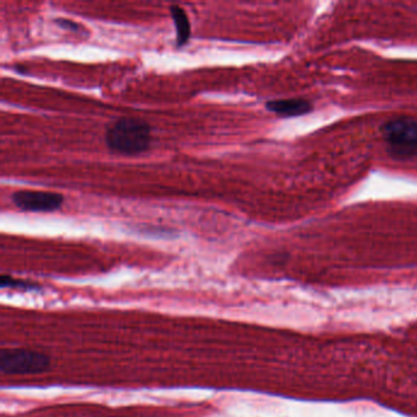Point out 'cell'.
Masks as SVG:
<instances>
[{"label": "cell", "instance_id": "obj_6", "mask_svg": "<svg viewBox=\"0 0 417 417\" xmlns=\"http://www.w3.org/2000/svg\"><path fill=\"white\" fill-rule=\"evenodd\" d=\"M170 14L176 28V44L178 47H183L191 37V25L187 18V14L179 5L170 6Z\"/></svg>", "mask_w": 417, "mask_h": 417}, {"label": "cell", "instance_id": "obj_2", "mask_svg": "<svg viewBox=\"0 0 417 417\" xmlns=\"http://www.w3.org/2000/svg\"><path fill=\"white\" fill-rule=\"evenodd\" d=\"M381 131L391 156L398 159L417 156V120L410 117L393 119L386 122Z\"/></svg>", "mask_w": 417, "mask_h": 417}, {"label": "cell", "instance_id": "obj_1", "mask_svg": "<svg viewBox=\"0 0 417 417\" xmlns=\"http://www.w3.org/2000/svg\"><path fill=\"white\" fill-rule=\"evenodd\" d=\"M152 142V129L137 117H120L105 131V144L114 153L136 156L147 151Z\"/></svg>", "mask_w": 417, "mask_h": 417}, {"label": "cell", "instance_id": "obj_8", "mask_svg": "<svg viewBox=\"0 0 417 417\" xmlns=\"http://www.w3.org/2000/svg\"><path fill=\"white\" fill-rule=\"evenodd\" d=\"M56 23H58L63 28H69L71 31H78V23H75L71 20H66V19H56Z\"/></svg>", "mask_w": 417, "mask_h": 417}, {"label": "cell", "instance_id": "obj_4", "mask_svg": "<svg viewBox=\"0 0 417 417\" xmlns=\"http://www.w3.org/2000/svg\"><path fill=\"white\" fill-rule=\"evenodd\" d=\"M11 200L16 207L26 212H54L60 208L64 197L56 192L21 190L14 192Z\"/></svg>", "mask_w": 417, "mask_h": 417}, {"label": "cell", "instance_id": "obj_3", "mask_svg": "<svg viewBox=\"0 0 417 417\" xmlns=\"http://www.w3.org/2000/svg\"><path fill=\"white\" fill-rule=\"evenodd\" d=\"M51 360L42 352L30 349H3L0 352V371L4 374H37L46 372Z\"/></svg>", "mask_w": 417, "mask_h": 417}, {"label": "cell", "instance_id": "obj_5", "mask_svg": "<svg viewBox=\"0 0 417 417\" xmlns=\"http://www.w3.org/2000/svg\"><path fill=\"white\" fill-rule=\"evenodd\" d=\"M265 108L272 113L278 114L280 117H301L305 114L312 112V105L309 100L301 98H291V100H277L267 102Z\"/></svg>", "mask_w": 417, "mask_h": 417}, {"label": "cell", "instance_id": "obj_7", "mask_svg": "<svg viewBox=\"0 0 417 417\" xmlns=\"http://www.w3.org/2000/svg\"><path fill=\"white\" fill-rule=\"evenodd\" d=\"M1 287H13V289H22V290H33L37 287L33 283L22 280V279L13 278L10 275H3L0 280Z\"/></svg>", "mask_w": 417, "mask_h": 417}]
</instances>
